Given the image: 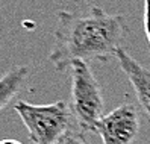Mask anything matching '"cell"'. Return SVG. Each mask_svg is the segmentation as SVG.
I'll return each instance as SVG.
<instances>
[{"instance_id": "1", "label": "cell", "mask_w": 150, "mask_h": 144, "mask_svg": "<svg viewBox=\"0 0 150 144\" xmlns=\"http://www.w3.org/2000/svg\"><path fill=\"white\" fill-rule=\"evenodd\" d=\"M129 33L125 15L108 14L100 6L83 11H59L53 31V49L49 61L58 71H67L76 62H108Z\"/></svg>"}, {"instance_id": "2", "label": "cell", "mask_w": 150, "mask_h": 144, "mask_svg": "<svg viewBox=\"0 0 150 144\" xmlns=\"http://www.w3.org/2000/svg\"><path fill=\"white\" fill-rule=\"evenodd\" d=\"M14 111L21 118L33 144H58L70 131L71 109L64 100L49 105H32L18 100Z\"/></svg>"}, {"instance_id": "3", "label": "cell", "mask_w": 150, "mask_h": 144, "mask_svg": "<svg viewBox=\"0 0 150 144\" xmlns=\"http://www.w3.org/2000/svg\"><path fill=\"white\" fill-rule=\"evenodd\" d=\"M71 71V103L70 109L81 132H96V126L105 115V99L100 82L96 79L90 65L76 62Z\"/></svg>"}, {"instance_id": "4", "label": "cell", "mask_w": 150, "mask_h": 144, "mask_svg": "<svg viewBox=\"0 0 150 144\" xmlns=\"http://www.w3.org/2000/svg\"><path fill=\"white\" fill-rule=\"evenodd\" d=\"M139 132V115L134 103L125 102L105 114L96 126L103 144H132Z\"/></svg>"}, {"instance_id": "5", "label": "cell", "mask_w": 150, "mask_h": 144, "mask_svg": "<svg viewBox=\"0 0 150 144\" xmlns=\"http://www.w3.org/2000/svg\"><path fill=\"white\" fill-rule=\"evenodd\" d=\"M115 58L120 64V68L127 76L132 88H134L139 106L143 108L144 114L150 120V70H147L144 65H141L123 47L117 50Z\"/></svg>"}, {"instance_id": "6", "label": "cell", "mask_w": 150, "mask_h": 144, "mask_svg": "<svg viewBox=\"0 0 150 144\" xmlns=\"http://www.w3.org/2000/svg\"><path fill=\"white\" fill-rule=\"evenodd\" d=\"M28 76L29 68L26 65L11 67L5 74L0 76V114L12 102V99L21 91Z\"/></svg>"}, {"instance_id": "7", "label": "cell", "mask_w": 150, "mask_h": 144, "mask_svg": "<svg viewBox=\"0 0 150 144\" xmlns=\"http://www.w3.org/2000/svg\"><path fill=\"white\" fill-rule=\"evenodd\" d=\"M58 144H88L81 132H73L68 131L62 138L58 141Z\"/></svg>"}, {"instance_id": "8", "label": "cell", "mask_w": 150, "mask_h": 144, "mask_svg": "<svg viewBox=\"0 0 150 144\" xmlns=\"http://www.w3.org/2000/svg\"><path fill=\"white\" fill-rule=\"evenodd\" d=\"M144 31L150 46V0H144Z\"/></svg>"}, {"instance_id": "9", "label": "cell", "mask_w": 150, "mask_h": 144, "mask_svg": "<svg viewBox=\"0 0 150 144\" xmlns=\"http://www.w3.org/2000/svg\"><path fill=\"white\" fill-rule=\"evenodd\" d=\"M0 144H23L18 140H12V138H6V140H0Z\"/></svg>"}]
</instances>
